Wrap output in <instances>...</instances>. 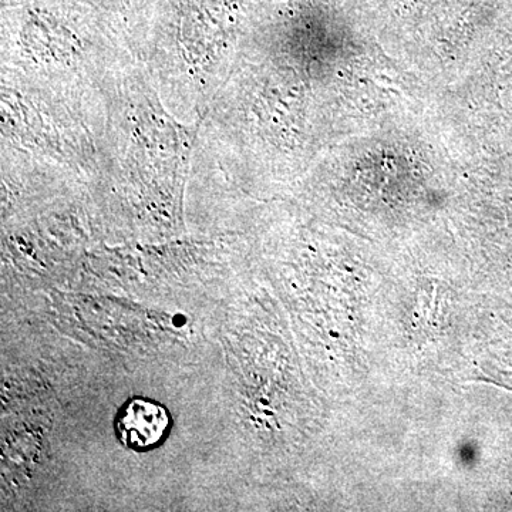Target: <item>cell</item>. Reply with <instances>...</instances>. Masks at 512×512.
<instances>
[{
    "instance_id": "1",
    "label": "cell",
    "mask_w": 512,
    "mask_h": 512,
    "mask_svg": "<svg viewBox=\"0 0 512 512\" xmlns=\"http://www.w3.org/2000/svg\"><path fill=\"white\" fill-rule=\"evenodd\" d=\"M170 429L168 410L143 397L128 400L116 419L117 436L131 450L143 451L160 446Z\"/></svg>"
}]
</instances>
